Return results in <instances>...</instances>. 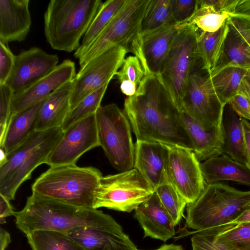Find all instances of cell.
Here are the masks:
<instances>
[{
    "instance_id": "obj_1",
    "label": "cell",
    "mask_w": 250,
    "mask_h": 250,
    "mask_svg": "<svg viewBox=\"0 0 250 250\" xmlns=\"http://www.w3.org/2000/svg\"><path fill=\"white\" fill-rule=\"evenodd\" d=\"M124 111L137 140L194 151L183 121L182 111L157 76L145 78L136 93L125 99Z\"/></svg>"
},
{
    "instance_id": "obj_2",
    "label": "cell",
    "mask_w": 250,
    "mask_h": 250,
    "mask_svg": "<svg viewBox=\"0 0 250 250\" xmlns=\"http://www.w3.org/2000/svg\"><path fill=\"white\" fill-rule=\"evenodd\" d=\"M16 225L25 235L41 230L65 232L82 227L110 228L119 225L110 215L32 193L24 207L15 212Z\"/></svg>"
},
{
    "instance_id": "obj_3",
    "label": "cell",
    "mask_w": 250,
    "mask_h": 250,
    "mask_svg": "<svg viewBox=\"0 0 250 250\" xmlns=\"http://www.w3.org/2000/svg\"><path fill=\"white\" fill-rule=\"evenodd\" d=\"M103 3L101 0H51L44 14L47 42L55 50L76 51Z\"/></svg>"
},
{
    "instance_id": "obj_4",
    "label": "cell",
    "mask_w": 250,
    "mask_h": 250,
    "mask_svg": "<svg viewBox=\"0 0 250 250\" xmlns=\"http://www.w3.org/2000/svg\"><path fill=\"white\" fill-rule=\"evenodd\" d=\"M63 134L61 127L36 130L8 153L0 166V195L9 201L14 200L18 189L31 178L34 170L46 164Z\"/></svg>"
},
{
    "instance_id": "obj_5",
    "label": "cell",
    "mask_w": 250,
    "mask_h": 250,
    "mask_svg": "<svg viewBox=\"0 0 250 250\" xmlns=\"http://www.w3.org/2000/svg\"><path fill=\"white\" fill-rule=\"evenodd\" d=\"M102 176L101 171L93 167L52 166L36 179L31 188L32 193L39 195L93 208L94 192Z\"/></svg>"
},
{
    "instance_id": "obj_6",
    "label": "cell",
    "mask_w": 250,
    "mask_h": 250,
    "mask_svg": "<svg viewBox=\"0 0 250 250\" xmlns=\"http://www.w3.org/2000/svg\"><path fill=\"white\" fill-rule=\"evenodd\" d=\"M250 204V190L225 183L206 184L196 201L187 205V227L196 231L234 223Z\"/></svg>"
},
{
    "instance_id": "obj_7",
    "label": "cell",
    "mask_w": 250,
    "mask_h": 250,
    "mask_svg": "<svg viewBox=\"0 0 250 250\" xmlns=\"http://www.w3.org/2000/svg\"><path fill=\"white\" fill-rule=\"evenodd\" d=\"M149 0H127L121 10L79 60L80 69L108 49L119 45L144 62L141 23Z\"/></svg>"
},
{
    "instance_id": "obj_8",
    "label": "cell",
    "mask_w": 250,
    "mask_h": 250,
    "mask_svg": "<svg viewBox=\"0 0 250 250\" xmlns=\"http://www.w3.org/2000/svg\"><path fill=\"white\" fill-rule=\"evenodd\" d=\"M176 29L158 78L173 102L181 110V101L198 58L196 52L197 29L193 25L185 23L177 24Z\"/></svg>"
},
{
    "instance_id": "obj_9",
    "label": "cell",
    "mask_w": 250,
    "mask_h": 250,
    "mask_svg": "<svg viewBox=\"0 0 250 250\" xmlns=\"http://www.w3.org/2000/svg\"><path fill=\"white\" fill-rule=\"evenodd\" d=\"M95 114L100 146L111 165L120 172L134 168L135 144L124 111L110 104L101 105Z\"/></svg>"
},
{
    "instance_id": "obj_10",
    "label": "cell",
    "mask_w": 250,
    "mask_h": 250,
    "mask_svg": "<svg viewBox=\"0 0 250 250\" xmlns=\"http://www.w3.org/2000/svg\"><path fill=\"white\" fill-rule=\"evenodd\" d=\"M154 192L135 168L102 176L94 194L93 208H106L130 212Z\"/></svg>"
},
{
    "instance_id": "obj_11",
    "label": "cell",
    "mask_w": 250,
    "mask_h": 250,
    "mask_svg": "<svg viewBox=\"0 0 250 250\" xmlns=\"http://www.w3.org/2000/svg\"><path fill=\"white\" fill-rule=\"evenodd\" d=\"M225 107L214 90L208 74L203 75L194 70L181 101L182 111L210 130L222 124Z\"/></svg>"
},
{
    "instance_id": "obj_12",
    "label": "cell",
    "mask_w": 250,
    "mask_h": 250,
    "mask_svg": "<svg viewBox=\"0 0 250 250\" xmlns=\"http://www.w3.org/2000/svg\"><path fill=\"white\" fill-rule=\"evenodd\" d=\"M128 52L122 46H115L80 69L73 80L70 110L86 96L109 83L121 67Z\"/></svg>"
},
{
    "instance_id": "obj_13",
    "label": "cell",
    "mask_w": 250,
    "mask_h": 250,
    "mask_svg": "<svg viewBox=\"0 0 250 250\" xmlns=\"http://www.w3.org/2000/svg\"><path fill=\"white\" fill-rule=\"evenodd\" d=\"M167 146L169 183L184 198L187 204L193 203L206 185L200 162L193 151L181 147Z\"/></svg>"
},
{
    "instance_id": "obj_14",
    "label": "cell",
    "mask_w": 250,
    "mask_h": 250,
    "mask_svg": "<svg viewBox=\"0 0 250 250\" xmlns=\"http://www.w3.org/2000/svg\"><path fill=\"white\" fill-rule=\"evenodd\" d=\"M100 146L95 113L72 125L63 131L62 139L49 155L50 167L76 164L85 152Z\"/></svg>"
},
{
    "instance_id": "obj_15",
    "label": "cell",
    "mask_w": 250,
    "mask_h": 250,
    "mask_svg": "<svg viewBox=\"0 0 250 250\" xmlns=\"http://www.w3.org/2000/svg\"><path fill=\"white\" fill-rule=\"evenodd\" d=\"M56 54L33 47L15 56V62L6 84L14 94L20 93L50 73L57 66Z\"/></svg>"
},
{
    "instance_id": "obj_16",
    "label": "cell",
    "mask_w": 250,
    "mask_h": 250,
    "mask_svg": "<svg viewBox=\"0 0 250 250\" xmlns=\"http://www.w3.org/2000/svg\"><path fill=\"white\" fill-rule=\"evenodd\" d=\"M76 75L75 62L69 59L63 60L48 75L25 90L13 94L11 115L46 98L54 91L72 81Z\"/></svg>"
},
{
    "instance_id": "obj_17",
    "label": "cell",
    "mask_w": 250,
    "mask_h": 250,
    "mask_svg": "<svg viewBox=\"0 0 250 250\" xmlns=\"http://www.w3.org/2000/svg\"><path fill=\"white\" fill-rule=\"evenodd\" d=\"M168 150L167 145L137 140L135 144L134 168L155 190L168 184L167 174Z\"/></svg>"
},
{
    "instance_id": "obj_18",
    "label": "cell",
    "mask_w": 250,
    "mask_h": 250,
    "mask_svg": "<svg viewBox=\"0 0 250 250\" xmlns=\"http://www.w3.org/2000/svg\"><path fill=\"white\" fill-rule=\"evenodd\" d=\"M64 233L85 250H139L120 225L106 229L78 227Z\"/></svg>"
},
{
    "instance_id": "obj_19",
    "label": "cell",
    "mask_w": 250,
    "mask_h": 250,
    "mask_svg": "<svg viewBox=\"0 0 250 250\" xmlns=\"http://www.w3.org/2000/svg\"><path fill=\"white\" fill-rule=\"evenodd\" d=\"M134 217L150 237L166 242L175 234V225L154 191L135 210Z\"/></svg>"
},
{
    "instance_id": "obj_20",
    "label": "cell",
    "mask_w": 250,
    "mask_h": 250,
    "mask_svg": "<svg viewBox=\"0 0 250 250\" xmlns=\"http://www.w3.org/2000/svg\"><path fill=\"white\" fill-rule=\"evenodd\" d=\"M29 0H0V41H24L31 25Z\"/></svg>"
},
{
    "instance_id": "obj_21",
    "label": "cell",
    "mask_w": 250,
    "mask_h": 250,
    "mask_svg": "<svg viewBox=\"0 0 250 250\" xmlns=\"http://www.w3.org/2000/svg\"><path fill=\"white\" fill-rule=\"evenodd\" d=\"M177 24L141 34L142 48L149 75L159 77L176 32Z\"/></svg>"
},
{
    "instance_id": "obj_22",
    "label": "cell",
    "mask_w": 250,
    "mask_h": 250,
    "mask_svg": "<svg viewBox=\"0 0 250 250\" xmlns=\"http://www.w3.org/2000/svg\"><path fill=\"white\" fill-rule=\"evenodd\" d=\"M183 121L194 151L200 162L224 153L225 136L223 123L210 130L182 112Z\"/></svg>"
},
{
    "instance_id": "obj_23",
    "label": "cell",
    "mask_w": 250,
    "mask_h": 250,
    "mask_svg": "<svg viewBox=\"0 0 250 250\" xmlns=\"http://www.w3.org/2000/svg\"><path fill=\"white\" fill-rule=\"evenodd\" d=\"M238 2V0H197L193 15L182 23L193 25L199 31L215 32L229 15L234 13Z\"/></svg>"
},
{
    "instance_id": "obj_24",
    "label": "cell",
    "mask_w": 250,
    "mask_h": 250,
    "mask_svg": "<svg viewBox=\"0 0 250 250\" xmlns=\"http://www.w3.org/2000/svg\"><path fill=\"white\" fill-rule=\"evenodd\" d=\"M200 167L206 184L231 181L250 187V169L226 154L200 162Z\"/></svg>"
},
{
    "instance_id": "obj_25",
    "label": "cell",
    "mask_w": 250,
    "mask_h": 250,
    "mask_svg": "<svg viewBox=\"0 0 250 250\" xmlns=\"http://www.w3.org/2000/svg\"><path fill=\"white\" fill-rule=\"evenodd\" d=\"M72 85L73 80L54 91L46 98L39 112L36 130L61 127L70 110Z\"/></svg>"
},
{
    "instance_id": "obj_26",
    "label": "cell",
    "mask_w": 250,
    "mask_h": 250,
    "mask_svg": "<svg viewBox=\"0 0 250 250\" xmlns=\"http://www.w3.org/2000/svg\"><path fill=\"white\" fill-rule=\"evenodd\" d=\"M45 99L11 115L4 137L0 143V147L7 154L36 130L39 112Z\"/></svg>"
},
{
    "instance_id": "obj_27",
    "label": "cell",
    "mask_w": 250,
    "mask_h": 250,
    "mask_svg": "<svg viewBox=\"0 0 250 250\" xmlns=\"http://www.w3.org/2000/svg\"><path fill=\"white\" fill-rule=\"evenodd\" d=\"M230 66L250 69V46L229 22L221 56L215 68L208 74Z\"/></svg>"
},
{
    "instance_id": "obj_28",
    "label": "cell",
    "mask_w": 250,
    "mask_h": 250,
    "mask_svg": "<svg viewBox=\"0 0 250 250\" xmlns=\"http://www.w3.org/2000/svg\"><path fill=\"white\" fill-rule=\"evenodd\" d=\"M228 29V19L215 32L197 31V55L202 60V69L206 71L208 74L211 72L219 61Z\"/></svg>"
},
{
    "instance_id": "obj_29",
    "label": "cell",
    "mask_w": 250,
    "mask_h": 250,
    "mask_svg": "<svg viewBox=\"0 0 250 250\" xmlns=\"http://www.w3.org/2000/svg\"><path fill=\"white\" fill-rule=\"evenodd\" d=\"M227 105V109L224 108L222 122L225 136L224 153L235 161L246 165L247 157L242 118Z\"/></svg>"
},
{
    "instance_id": "obj_30",
    "label": "cell",
    "mask_w": 250,
    "mask_h": 250,
    "mask_svg": "<svg viewBox=\"0 0 250 250\" xmlns=\"http://www.w3.org/2000/svg\"><path fill=\"white\" fill-rule=\"evenodd\" d=\"M127 0H107L103 2L83 36L74 56L79 60L121 10Z\"/></svg>"
},
{
    "instance_id": "obj_31",
    "label": "cell",
    "mask_w": 250,
    "mask_h": 250,
    "mask_svg": "<svg viewBox=\"0 0 250 250\" xmlns=\"http://www.w3.org/2000/svg\"><path fill=\"white\" fill-rule=\"evenodd\" d=\"M248 69L230 66L208 74L214 90L225 106L238 93L241 83Z\"/></svg>"
},
{
    "instance_id": "obj_32",
    "label": "cell",
    "mask_w": 250,
    "mask_h": 250,
    "mask_svg": "<svg viewBox=\"0 0 250 250\" xmlns=\"http://www.w3.org/2000/svg\"><path fill=\"white\" fill-rule=\"evenodd\" d=\"M33 250H85L65 233L41 230L26 235Z\"/></svg>"
},
{
    "instance_id": "obj_33",
    "label": "cell",
    "mask_w": 250,
    "mask_h": 250,
    "mask_svg": "<svg viewBox=\"0 0 250 250\" xmlns=\"http://www.w3.org/2000/svg\"><path fill=\"white\" fill-rule=\"evenodd\" d=\"M171 24L177 23L172 16L171 0H149L141 23V34Z\"/></svg>"
},
{
    "instance_id": "obj_34",
    "label": "cell",
    "mask_w": 250,
    "mask_h": 250,
    "mask_svg": "<svg viewBox=\"0 0 250 250\" xmlns=\"http://www.w3.org/2000/svg\"><path fill=\"white\" fill-rule=\"evenodd\" d=\"M108 84H106L90 93L70 110L61 127L63 131L75 123L96 113L101 105V103Z\"/></svg>"
},
{
    "instance_id": "obj_35",
    "label": "cell",
    "mask_w": 250,
    "mask_h": 250,
    "mask_svg": "<svg viewBox=\"0 0 250 250\" xmlns=\"http://www.w3.org/2000/svg\"><path fill=\"white\" fill-rule=\"evenodd\" d=\"M215 240L227 250H250V221L224 230L217 235Z\"/></svg>"
},
{
    "instance_id": "obj_36",
    "label": "cell",
    "mask_w": 250,
    "mask_h": 250,
    "mask_svg": "<svg viewBox=\"0 0 250 250\" xmlns=\"http://www.w3.org/2000/svg\"><path fill=\"white\" fill-rule=\"evenodd\" d=\"M155 192L175 226L178 224L184 217L186 200L169 183L159 187Z\"/></svg>"
},
{
    "instance_id": "obj_37",
    "label": "cell",
    "mask_w": 250,
    "mask_h": 250,
    "mask_svg": "<svg viewBox=\"0 0 250 250\" xmlns=\"http://www.w3.org/2000/svg\"><path fill=\"white\" fill-rule=\"evenodd\" d=\"M116 76L119 83H131L138 89L147 75L139 59L135 56H129L125 58Z\"/></svg>"
},
{
    "instance_id": "obj_38",
    "label": "cell",
    "mask_w": 250,
    "mask_h": 250,
    "mask_svg": "<svg viewBox=\"0 0 250 250\" xmlns=\"http://www.w3.org/2000/svg\"><path fill=\"white\" fill-rule=\"evenodd\" d=\"M236 223H232L224 226L195 231L191 238L192 250H227L215 240L217 235L229 229Z\"/></svg>"
},
{
    "instance_id": "obj_39",
    "label": "cell",
    "mask_w": 250,
    "mask_h": 250,
    "mask_svg": "<svg viewBox=\"0 0 250 250\" xmlns=\"http://www.w3.org/2000/svg\"><path fill=\"white\" fill-rule=\"evenodd\" d=\"M14 93L6 83L0 84V143L4 137L11 116V102Z\"/></svg>"
},
{
    "instance_id": "obj_40",
    "label": "cell",
    "mask_w": 250,
    "mask_h": 250,
    "mask_svg": "<svg viewBox=\"0 0 250 250\" xmlns=\"http://www.w3.org/2000/svg\"><path fill=\"white\" fill-rule=\"evenodd\" d=\"M197 0H171V12L177 24L186 21L193 15Z\"/></svg>"
},
{
    "instance_id": "obj_41",
    "label": "cell",
    "mask_w": 250,
    "mask_h": 250,
    "mask_svg": "<svg viewBox=\"0 0 250 250\" xmlns=\"http://www.w3.org/2000/svg\"><path fill=\"white\" fill-rule=\"evenodd\" d=\"M15 56L7 43L0 41V84L5 83L14 66Z\"/></svg>"
},
{
    "instance_id": "obj_42",
    "label": "cell",
    "mask_w": 250,
    "mask_h": 250,
    "mask_svg": "<svg viewBox=\"0 0 250 250\" xmlns=\"http://www.w3.org/2000/svg\"><path fill=\"white\" fill-rule=\"evenodd\" d=\"M228 21L250 46V16L230 14Z\"/></svg>"
},
{
    "instance_id": "obj_43",
    "label": "cell",
    "mask_w": 250,
    "mask_h": 250,
    "mask_svg": "<svg viewBox=\"0 0 250 250\" xmlns=\"http://www.w3.org/2000/svg\"><path fill=\"white\" fill-rule=\"evenodd\" d=\"M228 104L240 118L250 121V100L244 94L239 92Z\"/></svg>"
},
{
    "instance_id": "obj_44",
    "label": "cell",
    "mask_w": 250,
    "mask_h": 250,
    "mask_svg": "<svg viewBox=\"0 0 250 250\" xmlns=\"http://www.w3.org/2000/svg\"><path fill=\"white\" fill-rule=\"evenodd\" d=\"M15 212L13 208L10 203V201L4 197L0 195V223H6L5 218L8 216L14 215Z\"/></svg>"
},
{
    "instance_id": "obj_45",
    "label": "cell",
    "mask_w": 250,
    "mask_h": 250,
    "mask_svg": "<svg viewBox=\"0 0 250 250\" xmlns=\"http://www.w3.org/2000/svg\"><path fill=\"white\" fill-rule=\"evenodd\" d=\"M247 162L246 165L250 169V123L242 118Z\"/></svg>"
},
{
    "instance_id": "obj_46",
    "label": "cell",
    "mask_w": 250,
    "mask_h": 250,
    "mask_svg": "<svg viewBox=\"0 0 250 250\" xmlns=\"http://www.w3.org/2000/svg\"><path fill=\"white\" fill-rule=\"evenodd\" d=\"M233 14L250 16V0H238Z\"/></svg>"
},
{
    "instance_id": "obj_47",
    "label": "cell",
    "mask_w": 250,
    "mask_h": 250,
    "mask_svg": "<svg viewBox=\"0 0 250 250\" xmlns=\"http://www.w3.org/2000/svg\"><path fill=\"white\" fill-rule=\"evenodd\" d=\"M239 92L244 94L250 100V69L248 70L241 83Z\"/></svg>"
},
{
    "instance_id": "obj_48",
    "label": "cell",
    "mask_w": 250,
    "mask_h": 250,
    "mask_svg": "<svg viewBox=\"0 0 250 250\" xmlns=\"http://www.w3.org/2000/svg\"><path fill=\"white\" fill-rule=\"evenodd\" d=\"M11 242L9 233L2 228L0 229V250H5Z\"/></svg>"
},
{
    "instance_id": "obj_49",
    "label": "cell",
    "mask_w": 250,
    "mask_h": 250,
    "mask_svg": "<svg viewBox=\"0 0 250 250\" xmlns=\"http://www.w3.org/2000/svg\"><path fill=\"white\" fill-rule=\"evenodd\" d=\"M250 221V204L244 209L242 214L236 219L234 223L240 224Z\"/></svg>"
},
{
    "instance_id": "obj_50",
    "label": "cell",
    "mask_w": 250,
    "mask_h": 250,
    "mask_svg": "<svg viewBox=\"0 0 250 250\" xmlns=\"http://www.w3.org/2000/svg\"><path fill=\"white\" fill-rule=\"evenodd\" d=\"M154 250H183V248L180 245L174 244L163 245L159 248Z\"/></svg>"
},
{
    "instance_id": "obj_51",
    "label": "cell",
    "mask_w": 250,
    "mask_h": 250,
    "mask_svg": "<svg viewBox=\"0 0 250 250\" xmlns=\"http://www.w3.org/2000/svg\"><path fill=\"white\" fill-rule=\"evenodd\" d=\"M7 154L4 149L0 147V166L3 164L6 160Z\"/></svg>"
}]
</instances>
